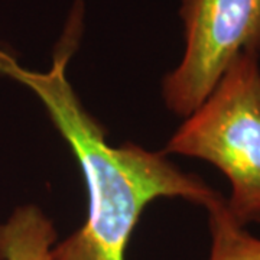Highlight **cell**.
<instances>
[{
    "label": "cell",
    "mask_w": 260,
    "mask_h": 260,
    "mask_svg": "<svg viewBox=\"0 0 260 260\" xmlns=\"http://www.w3.org/2000/svg\"><path fill=\"white\" fill-rule=\"evenodd\" d=\"M54 223L37 205L18 207L0 224V260H52Z\"/></svg>",
    "instance_id": "277c9868"
},
{
    "label": "cell",
    "mask_w": 260,
    "mask_h": 260,
    "mask_svg": "<svg viewBox=\"0 0 260 260\" xmlns=\"http://www.w3.org/2000/svg\"><path fill=\"white\" fill-rule=\"evenodd\" d=\"M211 234L210 260H260V239L246 232L227 208L223 197L205 207Z\"/></svg>",
    "instance_id": "5b68a950"
},
{
    "label": "cell",
    "mask_w": 260,
    "mask_h": 260,
    "mask_svg": "<svg viewBox=\"0 0 260 260\" xmlns=\"http://www.w3.org/2000/svg\"><path fill=\"white\" fill-rule=\"evenodd\" d=\"M181 18L185 51L162 94L171 112L188 117L243 51H260V0H182Z\"/></svg>",
    "instance_id": "3957f363"
},
{
    "label": "cell",
    "mask_w": 260,
    "mask_h": 260,
    "mask_svg": "<svg viewBox=\"0 0 260 260\" xmlns=\"http://www.w3.org/2000/svg\"><path fill=\"white\" fill-rule=\"evenodd\" d=\"M259 58V49L243 51L162 150L218 168L232 185L227 208L243 227L260 223Z\"/></svg>",
    "instance_id": "7a4b0ae2"
},
{
    "label": "cell",
    "mask_w": 260,
    "mask_h": 260,
    "mask_svg": "<svg viewBox=\"0 0 260 260\" xmlns=\"http://www.w3.org/2000/svg\"><path fill=\"white\" fill-rule=\"evenodd\" d=\"M68 56L61 52L47 73H35L0 51V73L39 97L85 181L87 220L80 230L55 243L52 260H126L132 233L149 203L164 197L184 198L205 208L221 194L181 171L164 152L135 143L109 145L104 127L85 110L67 78Z\"/></svg>",
    "instance_id": "6da1fadb"
}]
</instances>
